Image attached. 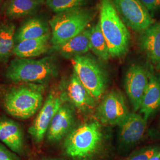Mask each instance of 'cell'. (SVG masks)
<instances>
[{
  "instance_id": "obj_1",
  "label": "cell",
  "mask_w": 160,
  "mask_h": 160,
  "mask_svg": "<svg viewBox=\"0 0 160 160\" xmlns=\"http://www.w3.org/2000/svg\"><path fill=\"white\" fill-rule=\"evenodd\" d=\"M108 139L98 120H91L71 131L65 139L67 156L74 160H98L105 154Z\"/></svg>"
},
{
  "instance_id": "obj_2",
  "label": "cell",
  "mask_w": 160,
  "mask_h": 160,
  "mask_svg": "<svg viewBox=\"0 0 160 160\" xmlns=\"http://www.w3.org/2000/svg\"><path fill=\"white\" fill-rule=\"evenodd\" d=\"M16 84L4 92L2 104L12 117L21 120L28 119L41 108L46 86L31 82Z\"/></svg>"
},
{
  "instance_id": "obj_3",
  "label": "cell",
  "mask_w": 160,
  "mask_h": 160,
  "mask_svg": "<svg viewBox=\"0 0 160 160\" xmlns=\"http://www.w3.org/2000/svg\"><path fill=\"white\" fill-rule=\"evenodd\" d=\"M58 72L57 60L53 57L49 56L38 59L17 57L8 64L5 76L15 83L45 84L56 77Z\"/></svg>"
},
{
  "instance_id": "obj_4",
  "label": "cell",
  "mask_w": 160,
  "mask_h": 160,
  "mask_svg": "<svg viewBox=\"0 0 160 160\" xmlns=\"http://www.w3.org/2000/svg\"><path fill=\"white\" fill-rule=\"evenodd\" d=\"M99 22L110 57L125 56L129 49L131 34L115 9L113 0H100Z\"/></svg>"
},
{
  "instance_id": "obj_5",
  "label": "cell",
  "mask_w": 160,
  "mask_h": 160,
  "mask_svg": "<svg viewBox=\"0 0 160 160\" xmlns=\"http://www.w3.org/2000/svg\"><path fill=\"white\" fill-rule=\"evenodd\" d=\"M96 8L81 7L57 13L49 21L52 45L68 40L87 28L97 15Z\"/></svg>"
},
{
  "instance_id": "obj_6",
  "label": "cell",
  "mask_w": 160,
  "mask_h": 160,
  "mask_svg": "<svg viewBox=\"0 0 160 160\" xmlns=\"http://www.w3.org/2000/svg\"><path fill=\"white\" fill-rule=\"evenodd\" d=\"M74 71L81 83L98 100L102 97L108 85L106 71L93 58L80 55L71 59Z\"/></svg>"
},
{
  "instance_id": "obj_7",
  "label": "cell",
  "mask_w": 160,
  "mask_h": 160,
  "mask_svg": "<svg viewBox=\"0 0 160 160\" xmlns=\"http://www.w3.org/2000/svg\"><path fill=\"white\" fill-rule=\"evenodd\" d=\"M120 18L129 28L142 32L154 24L148 10L139 0H113Z\"/></svg>"
},
{
  "instance_id": "obj_8",
  "label": "cell",
  "mask_w": 160,
  "mask_h": 160,
  "mask_svg": "<svg viewBox=\"0 0 160 160\" xmlns=\"http://www.w3.org/2000/svg\"><path fill=\"white\" fill-rule=\"evenodd\" d=\"M129 112L123 94L113 90L108 92L96 110L97 120L104 125H118Z\"/></svg>"
},
{
  "instance_id": "obj_9",
  "label": "cell",
  "mask_w": 160,
  "mask_h": 160,
  "mask_svg": "<svg viewBox=\"0 0 160 160\" xmlns=\"http://www.w3.org/2000/svg\"><path fill=\"white\" fill-rule=\"evenodd\" d=\"M63 103L61 94L52 92L48 96L38 116L28 129L29 134L36 143H40L43 141L53 116Z\"/></svg>"
},
{
  "instance_id": "obj_10",
  "label": "cell",
  "mask_w": 160,
  "mask_h": 160,
  "mask_svg": "<svg viewBox=\"0 0 160 160\" xmlns=\"http://www.w3.org/2000/svg\"><path fill=\"white\" fill-rule=\"evenodd\" d=\"M118 126V147L120 149L126 151L142 139L147 129V120L140 114L129 113Z\"/></svg>"
},
{
  "instance_id": "obj_11",
  "label": "cell",
  "mask_w": 160,
  "mask_h": 160,
  "mask_svg": "<svg viewBox=\"0 0 160 160\" xmlns=\"http://www.w3.org/2000/svg\"><path fill=\"white\" fill-rule=\"evenodd\" d=\"M61 94L63 102L70 103L81 112L87 113L94 108L96 100L81 83L74 71L65 82Z\"/></svg>"
},
{
  "instance_id": "obj_12",
  "label": "cell",
  "mask_w": 160,
  "mask_h": 160,
  "mask_svg": "<svg viewBox=\"0 0 160 160\" xmlns=\"http://www.w3.org/2000/svg\"><path fill=\"white\" fill-rule=\"evenodd\" d=\"M149 74L143 67L137 64L131 65L125 74V90L135 112L140 109L148 84Z\"/></svg>"
},
{
  "instance_id": "obj_13",
  "label": "cell",
  "mask_w": 160,
  "mask_h": 160,
  "mask_svg": "<svg viewBox=\"0 0 160 160\" xmlns=\"http://www.w3.org/2000/svg\"><path fill=\"white\" fill-rule=\"evenodd\" d=\"M74 108L68 102H63L53 116L46 132L48 140L58 142L72 131L75 122Z\"/></svg>"
},
{
  "instance_id": "obj_14",
  "label": "cell",
  "mask_w": 160,
  "mask_h": 160,
  "mask_svg": "<svg viewBox=\"0 0 160 160\" xmlns=\"http://www.w3.org/2000/svg\"><path fill=\"white\" fill-rule=\"evenodd\" d=\"M138 40L141 50L158 69L160 67V23L153 24L142 31Z\"/></svg>"
},
{
  "instance_id": "obj_15",
  "label": "cell",
  "mask_w": 160,
  "mask_h": 160,
  "mask_svg": "<svg viewBox=\"0 0 160 160\" xmlns=\"http://www.w3.org/2000/svg\"><path fill=\"white\" fill-rule=\"evenodd\" d=\"M90 28H86L79 34L62 43L52 45L50 51L62 57L71 59L84 55L90 49Z\"/></svg>"
},
{
  "instance_id": "obj_16",
  "label": "cell",
  "mask_w": 160,
  "mask_h": 160,
  "mask_svg": "<svg viewBox=\"0 0 160 160\" xmlns=\"http://www.w3.org/2000/svg\"><path fill=\"white\" fill-rule=\"evenodd\" d=\"M0 141L16 154L24 148V134L21 126L10 119L0 118Z\"/></svg>"
},
{
  "instance_id": "obj_17",
  "label": "cell",
  "mask_w": 160,
  "mask_h": 160,
  "mask_svg": "<svg viewBox=\"0 0 160 160\" xmlns=\"http://www.w3.org/2000/svg\"><path fill=\"white\" fill-rule=\"evenodd\" d=\"M51 33L38 38L20 42L15 45L13 55L18 58H32L40 56L51 50Z\"/></svg>"
},
{
  "instance_id": "obj_18",
  "label": "cell",
  "mask_w": 160,
  "mask_h": 160,
  "mask_svg": "<svg viewBox=\"0 0 160 160\" xmlns=\"http://www.w3.org/2000/svg\"><path fill=\"white\" fill-rule=\"evenodd\" d=\"M49 22L39 17H31L25 20L15 33V42L40 38L51 33Z\"/></svg>"
},
{
  "instance_id": "obj_19",
  "label": "cell",
  "mask_w": 160,
  "mask_h": 160,
  "mask_svg": "<svg viewBox=\"0 0 160 160\" xmlns=\"http://www.w3.org/2000/svg\"><path fill=\"white\" fill-rule=\"evenodd\" d=\"M160 109V79L156 75L149 74V82L144 93L140 112L146 120Z\"/></svg>"
},
{
  "instance_id": "obj_20",
  "label": "cell",
  "mask_w": 160,
  "mask_h": 160,
  "mask_svg": "<svg viewBox=\"0 0 160 160\" xmlns=\"http://www.w3.org/2000/svg\"><path fill=\"white\" fill-rule=\"evenodd\" d=\"M40 5L30 0H6L1 6L0 12L9 19H17L33 15Z\"/></svg>"
},
{
  "instance_id": "obj_21",
  "label": "cell",
  "mask_w": 160,
  "mask_h": 160,
  "mask_svg": "<svg viewBox=\"0 0 160 160\" xmlns=\"http://www.w3.org/2000/svg\"><path fill=\"white\" fill-rule=\"evenodd\" d=\"M16 25L8 20L1 21L0 36V63H7L13 55L15 47Z\"/></svg>"
},
{
  "instance_id": "obj_22",
  "label": "cell",
  "mask_w": 160,
  "mask_h": 160,
  "mask_svg": "<svg viewBox=\"0 0 160 160\" xmlns=\"http://www.w3.org/2000/svg\"><path fill=\"white\" fill-rule=\"evenodd\" d=\"M90 48L97 57L104 61H108L110 58L109 48L102 31L99 20L96 24L90 28Z\"/></svg>"
},
{
  "instance_id": "obj_23",
  "label": "cell",
  "mask_w": 160,
  "mask_h": 160,
  "mask_svg": "<svg viewBox=\"0 0 160 160\" xmlns=\"http://www.w3.org/2000/svg\"><path fill=\"white\" fill-rule=\"evenodd\" d=\"M89 0H46L47 6L53 12L58 13L74 8L85 7Z\"/></svg>"
},
{
  "instance_id": "obj_24",
  "label": "cell",
  "mask_w": 160,
  "mask_h": 160,
  "mask_svg": "<svg viewBox=\"0 0 160 160\" xmlns=\"http://www.w3.org/2000/svg\"><path fill=\"white\" fill-rule=\"evenodd\" d=\"M159 151L160 147L158 146H148L134 151L123 160H148Z\"/></svg>"
},
{
  "instance_id": "obj_25",
  "label": "cell",
  "mask_w": 160,
  "mask_h": 160,
  "mask_svg": "<svg viewBox=\"0 0 160 160\" xmlns=\"http://www.w3.org/2000/svg\"><path fill=\"white\" fill-rule=\"evenodd\" d=\"M152 15L160 10V0H139Z\"/></svg>"
},
{
  "instance_id": "obj_26",
  "label": "cell",
  "mask_w": 160,
  "mask_h": 160,
  "mask_svg": "<svg viewBox=\"0 0 160 160\" xmlns=\"http://www.w3.org/2000/svg\"><path fill=\"white\" fill-rule=\"evenodd\" d=\"M0 160H20L15 152L10 151L0 143Z\"/></svg>"
},
{
  "instance_id": "obj_27",
  "label": "cell",
  "mask_w": 160,
  "mask_h": 160,
  "mask_svg": "<svg viewBox=\"0 0 160 160\" xmlns=\"http://www.w3.org/2000/svg\"><path fill=\"white\" fill-rule=\"evenodd\" d=\"M148 160H160V151L157 152L152 157H151Z\"/></svg>"
},
{
  "instance_id": "obj_28",
  "label": "cell",
  "mask_w": 160,
  "mask_h": 160,
  "mask_svg": "<svg viewBox=\"0 0 160 160\" xmlns=\"http://www.w3.org/2000/svg\"><path fill=\"white\" fill-rule=\"evenodd\" d=\"M156 132L158 134V136L160 137V121L159 122L158 126L157 127V132Z\"/></svg>"
},
{
  "instance_id": "obj_29",
  "label": "cell",
  "mask_w": 160,
  "mask_h": 160,
  "mask_svg": "<svg viewBox=\"0 0 160 160\" xmlns=\"http://www.w3.org/2000/svg\"><path fill=\"white\" fill-rule=\"evenodd\" d=\"M30 1H34L35 2H37V3H39V4H42L44 2V1H45V0H30Z\"/></svg>"
},
{
  "instance_id": "obj_30",
  "label": "cell",
  "mask_w": 160,
  "mask_h": 160,
  "mask_svg": "<svg viewBox=\"0 0 160 160\" xmlns=\"http://www.w3.org/2000/svg\"><path fill=\"white\" fill-rule=\"evenodd\" d=\"M43 160H63L60 158H48V159H45Z\"/></svg>"
},
{
  "instance_id": "obj_31",
  "label": "cell",
  "mask_w": 160,
  "mask_h": 160,
  "mask_svg": "<svg viewBox=\"0 0 160 160\" xmlns=\"http://www.w3.org/2000/svg\"><path fill=\"white\" fill-rule=\"evenodd\" d=\"M4 2V0H0V7L2 5V4Z\"/></svg>"
},
{
  "instance_id": "obj_32",
  "label": "cell",
  "mask_w": 160,
  "mask_h": 160,
  "mask_svg": "<svg viewBox=\"0 0 160 160\" xmlns=\"http://www.w3.org/2000/svg\"><path fill=\"white\" fill-rule=\"evenodd\" d=\"M1 21H0V36H1Z\"/></svg>"
},
{
  "instance_id": "obj_33",
  "label": "cell",
  "mask_w": 160,
  "mask_h": 160,
  "mask_svg": "<svg viewBox=\"0 0 160 160\" xmlns=\"http://www.w3.org/2000/svg\"><path fill=\"white\" fill-rule=\"evenodd\" d=\"M158 70H160V68H158Z\"/></svg>"
},
{
  "instance_id": "obj_34",
  "label": "cell",
  "mask_w": 160,
  "mask_h": 160,
  "mask_svg": "<svg viewBox=\"0 0 160 160\" xmlns=\"http://www.w3.org/2000/svg\"></svg>"
}]
</instances>
